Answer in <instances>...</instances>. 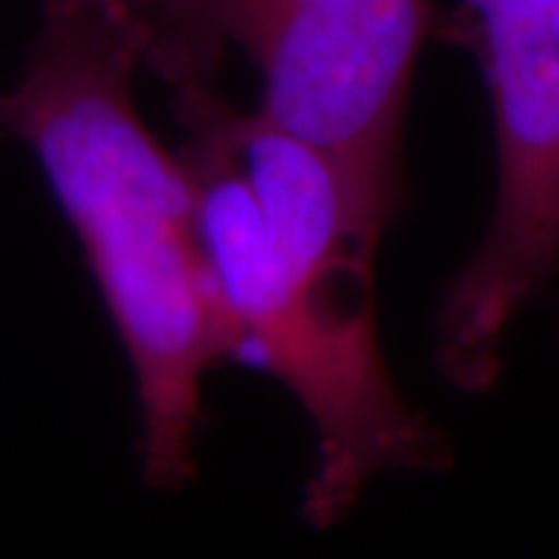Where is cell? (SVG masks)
I'll return each instance as SVG.
<instances>
[{
    "label": "cell",
    "mask_w": 559,
    "mask_h": 559,
    "mask_svg": "<svg viewBox=\"0 0 559 559\" xmlns=\"http://www.w3.org/2000/svg\"><path fill=\"white\" fill-rule=\"evenodd\" d=\"M178 150L197 187L200 237L234 330V364L255 367L299 401L314 429L301 491L311 528L342 522L380 473H441L454 451L401 399L377 323L370 255L314 259L280 249L224 131L215 84L175 91Z\"/></svg>",
    "instance_id": "cell-2"
},
{
    "label": "cell",
    "mask_w": 559,
    "mask_h": 559,
    "mask_svg": "<svg viewBox=\"0 0 559 559\" xmlns=\"http://www.w3.org/2000/svg\"><path fill=\"white\" fill-rule=\"evenodd\" d=\"M124 3H128V10H131V16H134V20H140V13L150 7V0H124Z\"/></svg>",
    "instance_id": "cell-5"
},
{
    "label": "cell",
    "mask_w": 559,
    "mask_h": 559,
    "mask_svg": "<svg viewBox=\"0 0 559 559\" xmlns=\"http://www.w3.org/2000/svg\"><path fill=\"white\" fill-rule=\"evenodd\" d=\"M444 35L479 62L498 187L479 246L441 293L436 367L481 395L500 380L510 326L559 274V0H457Z\"/></svg>",
    "instance_id": "cell-4"
},
{
    "label": "cell",
    "mask_w": 559,
    "mask_h": 559,
    "mask_svg": "<svg viewBox=\"0 0 559 559\" xmlns=\"http://www.w3.org/2000/svg\"><path fill=\"white\" fill-rule=\"evenodd\" d=\"M138 28L171 91L215 84L240 50L255 109L336 162L382 227L411 205L401 138L436 0H150Z\"/></svg>",
    "instance_id": "cell-3"
},
{
    "label": "cell",
    "mask_w": 559,
    "mask_h": 559,
    "mask_svg": "<svg viewBox=\"0 0 559 559\" xmlns=\"http://www.w3.org/2000/svg\"><path fill=\"white\" fill-rule=\"evenodd\" d=\"M143 66L124 0H40L0 134L22 140L75 230L134 373L143 481L197 479L202 380L237 342L205 259L197 187L134 103Z\"/></svg>",
    "instance_id": "cell-1"
}]
</instances>
